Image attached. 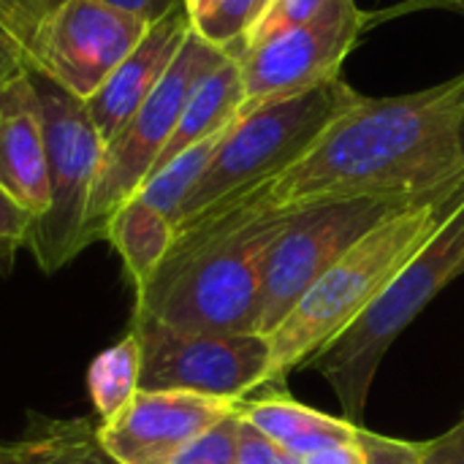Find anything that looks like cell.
Masks as SVG:
<instances>
[{
	"label": "cell",
	"mask_w": 464,
	"mask_h": 464,
	"mask_svg": "<svg viewBox=\"0 0 464 464\" xmlns=\"http://www.w3.org/2000/svg\"><path fill=\"white\" fill-rule=\"evenodd\" d=\"M27 73V60H24V46L0 24V84Z\"/></svg>",
	"instance_id": "cell-28"
},
{
	"label": "cell",
	"mask_w": 464,
	"mask_h": 464,
	"mask_svg": "<svg viewBox=\"0 0 464 464\" xmlns=\"http://www.w3.org/2000/svg\"><path fill=\"white\" fill-rule=\"evenodd\" d=\"M0 464H22L16 446H0Z\"/></svg>",
	"instance_id": "cell-33"
},
{
	"label": "cell",
	"mask_w": 464,
	"mask_h": 464,
	"mask_svg": "<svg viewBox=\"0 0 464 464\" xmlns=\"http://www.w3.org/2000/svg\"><path fill=\"white\" fill-rule=\"evenodd\" d=\"M141 345V392H190L245 402L269 386L272 345L266 334L182 332L150 315H133Z\"/></svg>",
	"instance_id": "cell-8"
},
{
	"label": "cell",
	"mask_w": 464,
	"mask_h": 464,
	"mask_svg": "<svg viewBox=\"0 0 464 464\" xmlns=\"http://www.w3.org/2000/svg\"><path fill=\"white\" fill-rule=\"evenodd\" d=\"M266 0H185L190 30L220 52L237 57Z\"/></svg>",
	"instance_id": "cell-21"
},
{
	"label": "cell",
	"mask_w": 464,
	"mask_h": 464,
	"mask_svg": "<svg viewBox=\"0 0 464 464\" xmlns=\"http://www.w3.org/2000/svg\"><path fill=\"white\" fill-rule=\"evenodd\" d=\"M239 411L190 440L169 464H237Z\"/></svg>",
	"instance_id": "cell-23"
},
{
	"label": "cell",
	"mask_w": 464,
	"mask_h": 464,
	"mask_svg": "<svg viewBox=\"0 0 464 464\" xmlns=\"http://www.w3.org/2000/svg\"><path fill=\"white\" fill-rule=\"evenodd\" d=\"M190 33V19L185 11V0H179L169 14L152 22L136 49L114 68V73L103 82V87L84 101L92 125L98 128L103 144L120 133V128L136 114V109L150 98L158 87L177 52L182 49Z\"/></svg>",
	"instance_id": "cell-13"
},
{
	"label": "cell",
	"mask_w": 464,
	"mask_h": 464,
	"mask_svg": "<svg viewBox=\"0 0 464 464\" xmlns=\"http://www.w3.org/2000/svg\"><path fill=\"white\" fill-rule=\"evenodd\" d=\"M242 103H245V87H242L239 63H237V57L228 54L220 65H215L198 82V87L188 98V103L179 114V122L152 171L163 169L169 160H174L179 152L190 150L193 144L228 128L239 117Z\"/></svg>",
	"instance_id": "cell-16"
},
{
	"label": "cell",
	"mask_w": 464,
	"mask_h": 464,
	"mask_svg": "<svg viewBox=\"0 0 464 464\" xmlns=\"http://www.w3.org/2000/svg\"><path fill=\"white\" fill-rule=\"evenodd\" d=\"M356 0H266L261 14L256 16V22L250 24L245 41H242V49L253 46V44H261L277 33H285V30H294V27H304L315 19H324L326 14L337 11V8H345ZM239 49V52H242Z\"/></svg>",
	"instance_id": "cell-22"
},
{
	"label": "cell",
	"mask_w": 464,
	"mask_h": 464,
	"mask_svg": "<svg viewBox=\"0 0 464 464\" xmlns=\"http://www.w3.org/2000/svg\"><path fill=\"white\" fill-rule=\"evenodd\" d=\"M174 220L139 196L128 198L103 228V239L117 250L125 275L133 283V291H139L158 272L174 242Z\"/></svg>",
	"instance_id": "cell-17"
},
{
	"label": "cell",
	"mask_w": 464,
	"mask_h": 464,
	"mask_svg": "<svg viewBox=\"0 0 464 464\" xmlns=\"http://www.w3.org/2000/svg\"><path fill=\"white\" fill-rule=\"evenodd\" d=\"M33 82L44 111L49 207L35 218L27 247L35 264L52 275L90 245L87 207L103 158V139L84 101L35 73Z\"/></svg>",
	"instance_id": "cell-6"
},
{
	"label": "cell",
	"mask_w": 464,
	"mask_h": 464,
	"mask_svg": "<svg viewBox=\"0 0 464 464\" xmlns=\"http://www.w3.org/2000/svg\"><path fill=\"white\" fill-rule=\"evenodd\" d=\"M419 449L427 464H464V413L457 427H451L435 440L419 443Z\"/></svg>",
	"instance_id": "cell-27"
},
{
	"label": "cell",
	"mask_w": 464,
	"mask_h": 464,
	"mask_svg": "<svg viewBox=\"0 0 464 464\" xmlns=\"http://www.w3.org/2000/svg\"><path fill=\"white\" fill-rule=\"evenodd\" d=\"M0 188L33 218L49 207L44 111L30 71L0 84Z\"/></svg>",
	"instance_id": "cell-14"
},
{
	"label": "cell",
	"mask_w": 464,
	"mask_h": 464,
	"mask_svg": "<svg viewBox=\"0 0 464 464\" xmlns=\"http://www.w3.org/2000/svg\"><path fill=\"white\" fill-rule=\"evenodd\" d=\"M464 73L430 90L359 98L277 177L231 193L247 218L362 196H421L464 174Z\"/></svg>",
	"instance_id": "cell-1"
},
{
	"label": "cell",
	"mask_w": 464,
	"mask_h": 464,
	"mask_svg": "<svg viewBox=\"0 0 464 464\" xmlns=\"http://www.w3.org/2000/svg\"><path fill=\"white\" fill-rule=\"evenodd\" d=\"M231 125H234V122H231ZM231 125H228V128H231ZM228 128H223L220 133H215V136H209V139L193 144L190 150H185V152H179L174 160H169L163 169L152 171V174L147 177V182L139 188L136 196H139L141 201H147L150 207H155L158 212H163L166 218H171L174 226H177V218H179V209H182L185 198L190 196V190L196 188V182L201 179V174H204L207 166L212 163V158H215L220 141L226 139Z\"/></svg>",
	"instance_id": "cell-20"
},
{
	"label": "cell",
	"mask_w": 464,
	"mask_h": 464,
	"mask_svg": "<svg viewBox=\"0 0 464 464\" xmlns=\"http://www.w3.org/2000/svg\"><path fill=\"white\" fill-rule=\"evenodd\" d=\"M0 24L27 49L30 41V22L24 11V0H0Z\"/></svg>",
	"instance_id": "cell-30"
},
{
	"label": "cell",
	"mask_w": 464,
	"mask_h": 464,
	"mask_svg": "<svg viewBox=\"0 0 464 464\" xmlns=\"http://www.w3.org/2000/svg\"><path fill=\"white\" fill-rule=\"evenodd\" d=\"M237 464H291L285 454L266 440L256 427H250L239 416V446H237Z\"/></svg>",
	"instance_id": "cell-26"
},
{
	"label": "cell",
	"mask_w": 464,
	"mask_h": 464,
	"mask_svg": "<svg viewBox=\"0 0 464 464\" xmlns=\"http://www.w3.org/2000/svg\"><path fill=\"white\" fill-rule=\"evenodd\" d=\"M372 16L356 3L326 14L304 27L277 33L237 54L245 109L302 95L340 79L343 60L356 46Z\"/></svg>",
	"instance_id": "cell-11"
},
{
	"label": "cell",
	"mask_w": 464,
	"mask_h": 464,
	"mask_svg": "<svg viewBox=\"0 0 464 464\" xmlns=\"http://www.w3.org/2000/svg\"><path fill=\"white\" fill-rule=\"evenodd\" d=\"M33 223V212H27L0 188V272H8L14 266L16 253L27 247Z\"/></svg>",
	"instance_id": "cell-24"
},
{
	"label": "cell",
	"mask_w": 464,
	"mask_h": 464,
	"mask_svg": "<svg viewBox=\"0 0 464 464\" xmlns=\"http://www.w3.org/2000/svg\"><path fill=\"white\" fill-rule=\"evenodd\" d=\"M239 416L256 427L266 440H272L291 464H299L304 457L337 446L353 443L362 438L359 424L348 419H334L307 405H299L288 397H264V400H245Z\"/></svg>",
	"instance_id": "cell-15"
},
{
	"label": "cell",
	"mask_w": 464,
	"mask_h": 464,
	"mask_svg": "<svg viewBox=\"0 0 464 464\" xmlns=\"http://www.w3.org/2000/svg\"><path fill=\"white\" fill-rule=\"evenodd\" d=\"M228 54L218 46L188 33L174 63L150 92V98L136 109V114L120 128L114 139L103 144L101 169L92 185L87 207V239L90 245L103 239L109 218L139 193V188L152 174L160 152L166 150L179 114L198 87V82L226 60Z\"/></svg>",
	"instance_id": "cell-7"
},
{
	"label": "cell",
	"mask_w": 464,
	"mask_h": 464,
	"mask_svg": "<svg viewBox=\"0 0 464 464\" xmlns=\"http://www.w3.org/2000/svg\"><path fill=\"white\" fill-rule=\"evenodd\" d=\"M299 464H372L364 446H362V438L353 440V443H337V446H329V449H321L310 457H304Z\"/></svg>",
	"instance_id": "cell-29"
},
{
	"label": "cell",
	"mask_w": 464,
	"mask_h": 464,
	"mask_svg": "<svg viewBox=\"0 0 464 464\" xmlns=\"http://www.w3.org/2000/svg\"><path fill=\"white\" fill-rule=\"evenodd\" d=\"M459 141H462V155H464V117H462V128H459Z\"/></svg>",
	"instance_id": "cell-35"
},
{
	"label": "cell",
	"mask_w": 464,
	"mask_h": 464,
	"mask_svg": "<svg viewBox=\"0 0 464 464\" xmlns=\"http://www.w3.org/2000/svg\"><path fill=\"white\" fill-rule=\"evenodd\" d=\"M147 27L144 19L103 0H63L35 24L24 49L27 71L90 101Z\"/></svg>",
	"instance_id": "cell-10"
},
{
	"label": "cell",
	"mask_w": 464,
	"mask_h": 464,
	"mask_svg": "<svg viewBox=\"0 0 464 464\" xmlns=\"http://www.w3.org/2000/svg\"><path fill=\"white\" fill-rule=\"evenodd\" d=\"M242 402L190 392H139L98 438L120 464H169L190 440L237 413Z\"/></svg>",
	"instance_id": "cell-12"
},
{
	"label": "cell",
	"mask_w": 464,
	"mask_h": 464,
	"mask_svg": "<svg viewBox=\"0 0 464 464\" xmlns=\"http://www.w3.org/2000/svg\"><path fill=\"white\" fill-rule=\"evenodd\" d=\"M440 3H446V5H454V8L464 11V0H440Z\"/></svg>",
	"instance_id": "cell-34"
},
{
	"label": "cell",
	"mask_w": 464,
	"mask_h": 464,
	"mask_svg": "<svg viewBox=\"0 0 464 464\" xmlns=\"http://www.w3.org/2000/svg\"><path fill=\"white\" fill-rule=\"evenodd\" d=\"M462 201L464 174H459L381 220L343 253L269 334V383H283L291 370L304 367L334 343L386 291Z\"/></svg>",
	"instance_id": "cell-3"
},
{
	"label": "cell",
	"mask_w": 464,
	"mask_h": 464,
	"mask_svg": "<svg viewBox=\"0 0 464 464\" xmlns=\"http://www.w3.org/2000/svg\"><path fill=\"white\" fill-rule=\"evenodd\" d=\"M103 3H109V5H114V8H120V11H125L130 16H139L147 24H152L163 14H169L179 0H103Z\"/></svg>",
	"instance_id": "cell-31"
},
{
	"label": "cell",
	"mask_w": 464,
	"mask_h": 464,
	"mask_svg": "<svg viewBox=\"0 0 464 464\" xmlns=\"http://www.w3.org/2000/svg\"><path fill=\"white\" fill-rule=\"evenodd\" d=\"M459 275H464V201L386 291L334 343L304 364L324 375L351 424L362 427L372 381L389 348Z\"/></svg>",
	"instance_id": "cell-4"
},
{
	"label": "cell",
	"mask_w": 464,
	"mask_h": 464,
	"mask_svg": "<svg viewBox=\"0 0 464 464\" xmlns=\"http://www.w3.org/2000/svg\"><path fill=\"white\" fill-rule=\"evenodd\" d=\"M16 451L22 464H120L84 419H33Z\"/></svg>",
	"instance_id": "cell-18"
},
{
	"label": "cell",
	"mask_w": 464,
	"mask_h": 464,
	"mask_svg": "<svg viewBox=\"0 0 464 464\" xmlns=\"http://www.w3.org/2000/svg\"><path fill=\"white\" fill-rule=\"evenodd\" d=\"M87 392L101 424L114 421L141 392V345L133 332L101 351L87 370Z\"/></svg>",
	"instance_id": "cell-19"
},
{
	"label": "cell",
	"mask_w": 464,
	"mask_h": 464,
	"mask_svg": "<svg viewBox=\"0 0 464 464\" xmlns=\"http://www.w3.org/2000/svg\"><path fill=\"white\" fill-rule=\"evenodd\" d=\"M63 0H24V11H27V22H30V33L35 30V24ZM30 44V41H27Z\"/></svg>",
	"instance_id": "cell-32"
},
{
	"label": "cell",
	"mask_w": 464,
	"mask_h": 464,
	"mask_svg": "<svg viewBox=\"0 0 464 464\" xmlns=\"http://www.w3.org/2000/svg\"><path fill=\"white\" fill-rule=\"evenodd\" d=\"M291 215L250 220L231 198L177 223L158 272L136 291L133 315L182 332L258 334L264 272Z\"/></svg>",
	"instance_id": "cell-2"
},
{
	"label": "cell",
	"mask_w": 464,
	"mask_h": 464,
	"mask_svg": "<svg viewBox=\"0 0 464 464\" xmlns=\"http://www.w3.org/2000/svg\"><path fill=\"white\" fill-rule=\"evenodd\" d=\"M362 446L372 464H427L419 443L394 440V438H383V435H372L362 430Z\"/></svg>",
	"instance_id": "cell-25"
},
{
	"label": "cell",
	"mask_w": 464,
	"mask_h": 464,
	"mask_svg": "<svg viewBox=\"0 0 464 464\" xmlns=\"http://www.w3.org/2000/svg\"><path fill=\"white\" fill-rule=\"evenodd\" d=\"M359 98L362 95L353 87L334 79L302 95L239 111L212 163L185 198L177 223L204 212L242 188L277 177L299 160L310 144Z\"/></svg>",
	"instance_id": "cell-5"
},
{
	"label": "cell",
	"mask_w": 464,
	"mask_h": 464,
	"mask_svg": "<svg viewBox=\"0 0 464 464\" xmlns=\"http://www.w3.org/2000/svg\"><path fill=\"white\" fill-rule=\"evenodd\" d=\"M440 188V185H438ZM424 196V193H421ZM419 196H362L299 209L272 245L264 272L258 334H272L304 291L370 228Z\"/></svg>",
	"instance_id": "cell-9"
}]
</instances>
